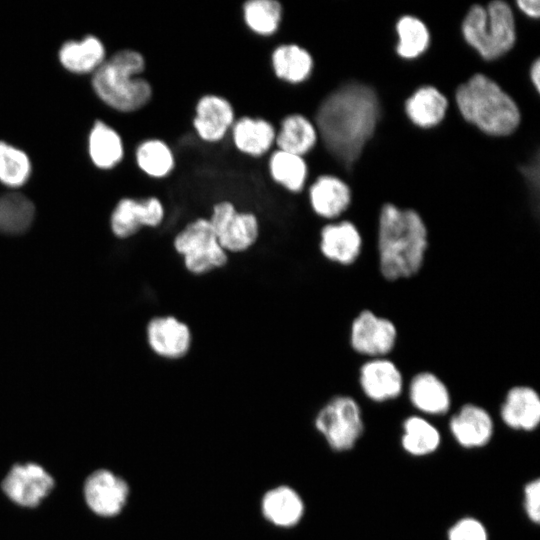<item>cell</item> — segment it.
Instances as JSON below:
<instances>
[{"label":"cell","instance_id":"6da1fadb","mask_svg":"<svg viewBox=\"0 0 540 540\" xmlns=\"http://www.w3.org/2000/svg\"><path fill=\"white\" fill-rule=\"evenodd\" d=\"M380 115L376 92L368 85L350 82L325 98L317 113V130L329 151L349 166L362 153Z\"/></svg>","mask_w":540,"mask_h":540},{"label":"cell","instance_id":"7a4b0ae2","mask_svg":"<svg viewBox=\"0 0 540 540\" xmlns=\"http://www.w3.org/2000/svg\"><path fill=\"white\" fill-rule=\"evenodd\" d=\"M429 245L427 225L416 210L392 203L380 208L374 251L384 281L396 283L419 275L426 264Z\"/></svg>","mask_w":540,"mask_h":540},{"label":"cell","instance_id":"3957f363","mask_svg":"<svg viewBox=\"0 0 540 540\" xmlns=\"http://www.w3.org/2000/svg\"><path fill=\"white\" fill-rule=\"evenodd\" d=\"M145 67V58L139 51H117L94 71L93 89L104 103L117 111L140 110L153 96L151 83L140 76Z\"/></svg>","mask_w":540,"mask_h":540},{"label":"cell","instance_id":"277c9868","mask_svg":"<svg viewBox=\"0 0 540 540\" xmlns=\"http://www.w3.org/2000/svg\"><path fill=\"white\" fill-rule=\"evenodd\" d=\"M455 100L464 119L487 134L508 135L520 123L516 102L484 74H475L461 84Z\"/></svg>","mask_w":540,"mask_h":540},{"label":"cell","instance_id":"5b68a950","mask_svg":"<svg viewBox=\"0 0 540 540\" xmlns=\"http://www.w3.org/2000/svg\"><path fill=\"white\" fill-rule=\"evenodd\" d=\"M466 42L486 60L510 50L516 40L514 14L508 3L494 0L486 7L473 5L461 26Z\"/></svg>","mask_w":540,"mask_h":540},{"label":"cell","instance_id":"8992f818","mask_svg":"<svg viewBox=\"0 0 540 540\" xmlns=\"http://www.w3.org/2000/svg\"><path fill=\"white\" fill-rule=\"evenodd\" d=\"M173 247L186 270L194 275L220 269L228 262V253L219 244L208 217L188 222L175 235Z\"/></svg>","mask_w":540,"mask_h":540},{"label":"cell","instance_id":"52a82bcc","mask_svg":"<svg viewBox=\"0 0 540 540\" xmlns=\"http://www.w3.org/2000/svg\"><path fill=\"white\" fill-rule=\"evenodd\" d=\"M314 425L330 448L338 452L352 449L365 427L359 402L348 394L330 398L317 412Z\"/></svg>","mask_w":540,"mask_h":540},{"label":"cell","instance_id":"ba28073f","mask_svg":"<svg viewBox=\"0 0 540 540\" xmlns=\"http://www.w3.org/2000/svg\"><path fill=\"white\" fill-rule=\"evenodd\" d=\"M400 332L395 320L372 308L360 309L350 320L348 344L363 359L390 357L399 343Z\"/></svg>","mask_w":540,"mask_h":540},{"label":"cell","instance_id":"9c48e42d","mask_svg":"<svg viewBox=\"0 0 540 540\" xmlns=\"http://www.w3.org/2000/svg\"><path fill=\"white\" fill-rule=\"evenodd\" d=\"M208 220L221 247L227 253H241L258 240L260 222L251 211H242L228 199L213 204Z\"/></svg>","mask_w":540,"mask_h":540},{"label":"cell","instance_id":"30bf717a","mask_svg":"<svg viewBox=\"0 0 540 540\" xmlns=\"http://www.w3.org/2000/svg\"><path fill=\"white\" fill-rule=\"evenodd\" d=\"M357 383L370 401L384 403L399 398L405 389V373L392 357L363 359L356 370Z\"/></svg>","mask_w":540,"mask_h":540},{"label":"cell","instance_id":"8fae6325","mask_svg":"<svg viewBox=\"0 0 540 540\" xmlns=\"http://www.w3.org/2000/svg\"><path fill=\"white\" fill-rule=\"evenodd\" d=\"M54 487L53 477L37 463L15 464L4 477L1 488L15 504L36 507Z\"/></svg>","mask_w":540,"mask_h":540},{"label":"cell","instance_id":"7c38bea8","mask_svg":"<svg viewBox=\"0 0 540 540\" xmlns=\"http://www.w3.org/2000/svg\"><path fill=\"white\" fill-rule=\"evenodd\" d=\"M236 118L235 108L228 98L205 93L195 103L192 127L202 142L216 144L227 137Z\"/></svg>","mask_w":540,"mask_h":540},{"label":"cell","instance_id":"4fadbf2b","mask_svg":"<svg viewBox=\"0 0 540 540\" xmlns=\"http://www.w3.org/2000/svg\"><path fill=\"white\" fill-rule=\"evenodd\" d=\"M364 237L358 226L350 220L331 221L319 233V251L331 263L350 267L364 252Z\"/></svg>","mask_w":540,"mask_h":540},{"label":"cell","instance_id":"5bb4252c","mask_svg":"<svg viewBox=\"0 0 540 540\" xmlns=\"http://www.w3.org/2000/svg\"><path fill=\"white\" fill-rule=\"evenodd\" d=\"M83 492L92 512L102 517H113L124 508L129 497V486L112 471L98 469L86 478Z\"/></svg>","mask_w":540,"mask_h":540},{"label":"cell","instance_id":"9a60e30c","mask_svg":"<svg viewBox=\"0 0 540 540\" xmlns=\"http://www.w3.org/2000/svg\"><path fill=\"white\" fill-rule=\"evenodd\" d=\"M166 215V209L156 196L144 199L123 198L111 215V228L119 238H127L137 233L142 227L160 226Z\"/></svg>","mask_w":540,"mask_h":540},{"label":"cell","instance_id":"2e32d148","mask_svg":"<svg viewBox=\"0 0 540 540\" xmlns=\"http://www.w3.org/2000/svg\"><path fill=\"white\" fill-rule=\"evenodd\" d=\"M407 396L410 404L420 413L442 416L452 405L450 388L434 370L419 369L410 375L407 383Z\"/></svg>","mask_w":540,"mask_h":540},{"label":"cell","instance_id":"e0dca14e","mask_svg":"<svg viewBox=\"0 0 540 540\" xmlns=\"http://www.w3.org/2000/svg\"><path fill=\"white\" fill-rule=\"evenodd\" d=\"M147 341L156 355L177 360L190 351L192 333L185 322L173 315L157 316L147 325Z\"/></svg>","mask_w":540,"mask_h":540},{"label":"cell","instance_id":"ac0fdd59","mask_svg":"<svg viewBox=\"0 0 540 540\" xmlns=\"http://www.w3.org/2000/svg\"><path fill=\"white\" fill-rule=\"evenodd\" d=\"M499 413L507 427L533 431L540 423V395L531 385L515 384L506 391Z\"/></svg>","mask_w":540,"mask_h":540},{"label":"cell","instance_id":"d6986e66","mask_svg":"<svg viewBox=\"0 0 540 540\" xmlns=\"http://www.w3.org/2000/svg\"><path fill=\"white\" fill-rule=\"evenodd\" d=\"M449 429L462 447L479 448L491 440L494 433V421L483 406L465 403L451 416Z\"/></svg>","mask_w":540,"mask_h":540},{"label":"cell","instance_id":"ffe728a7","mask_svg":"<svg viewBox=\"0 0 540 540\" xmlns=\"http://www.w3.org/2000/svg\"><path fill=\"white\" fill-rule=\"evenodd\" d=\"M277 128L268 119L260 116L237 117L230 137L234 148L251 158H261L275 146Z\"/></svg>","mask_w":540,"mask_h":540},{"label":"cell","instance_id":"44dd1931","mask_svg":"<svg viewBox=\"0 0 540 540\" xmlns=\"http://www.w3.org/2000/svg\"><path fill=\"white\" fill-rule=\"evenodd\" d=\"M308 199L312 211L320 218L335 221L350 206L352 194L341 178L323 174L308 188Z\"/></svg>","mask_w":540,"mask_h":540},{"label":"cell","instance_id":"7402d4cb","mask_svg":"<svg viewBox=\"0 0 540 540\" xmlns=\"http://www.w3.org/2000/svg\"><path fill=\"white\" fill-rule=\"evenodd\" d=\"M270 63L275 77L287 84L298 85L306 81L313 70L311 53L297 43H281L270 54Z\"/></svg>","mask_w":540,"mask_h":540},{"label":"cell","instance_id":"603a6c76","mask_svg":"<svg viewBox=\"0 0 540 540\" xmlns=\"http://www.w3.org/2000/svg\"><path fill=\"white\" fill-rule=\"evenodd\" d=\"M261 511L264 518L274 526L290 528L302 519L304 502L293 488L281 485L263 495Z\"/></svg>","mask_w":540,"mask_h":540},{"label":"cell","instance_id":"cb8c5ba5","mask_svg":"<svg viewBox=\"0 0 540 540\" xmlns=\"http://www.w3.org/2000/svg\"><path fill=\"white\" fill-rule=\"evenodd\" d=\"M316 123L302 113L285 115L277 128L276 149L305 157L317 144Z\"/></svg>","mask_w":540,"mask_h":540},{"label":"cell","instance_id":"d4e9b609","mask_svg":"<svg viewBox=\"0 0 540 540\" xmlns=\"http://www.w3.org/2000/svg\"><path fill=\"white\" fill-rule=\"evenodd\" d=\"M272 181L290 193H301L306 185L309 168L305 157L274 149L267 162Z\"/></svg>","mask_w":540,"mask_h":540},{"label":"cell","instance_id":"484cf974","mask_svg":"<svg viewBox=\"0 0 540 540\" xmlns=\"http://www.w3.org/2000/svg\"><path fill=\"white\" fill-rule=\"evenodd\" d=\"M447 107V98L433 86L418 88L405 103V111L410 120L425 128L441 122Z\"/></svg>","mask_w":540,"mask_h":540},{"label":"cell","instance_id":"4316f807","mask_svg":"<svg viewBox=\"0 0 540 540\" xmlns=\"http://www.w3.org/2000/svg\"><path fill=\"white\" fill-rule=\"evenodd\" d=\"M61 64L73 73L95 71L105 61V48L95 36L81 41H67L59 51Z\"/></svg>","mask_w":540,"mask_h":540},{"label":"cell","instance_id":"83f0119b","mask_svg":"<svg viewBox=\"0 0 540 540\" xmlns=\"http://www.w3.org/2000/svg\"><path fill=\"white\" fill-rule=\"evenodd\" d=\"M135 160L139 169L154 179L170 176L176 167L172 147L163 139L149 138L138 144Z\"/></svg>","mask_w":540,"mask_h":540},{"label":"cell","instance_id":"f1b7e54d","mask_svg":"<svg viewBox=\"0 0 540 540\" xmlns=\"http://www.w3.org/2000/svg\"><path fill=\"white\" fill-rule=\"evenodd\" d=\"M88 147L93 163L102 169L115 167L124 156L121 136L102 121H97L91 129Z\"/></svg>","mask_w":540,"mask_h":540},{"label":"cell","instance_id":"f546056e","mask_svg":"<svg viewBox=\"0 0 540 540\" xmlns=\"http://www.w3.org/2000/svg\"><path fill=\"white\" fill-rule=\"evenodd\" d=\"M402 448L412 456H426L435 452L441 435L435 425L421 415H410L403 421Z\"/></svg>","mask_w":540,"mask_h":540},{"label":"cell","instance_id":"4dcf8cb0","mask_svg":"<svg viewBox=\"0 0 540 540\" xmlns=\"http://www.w3.org/2000/svg\"><path fill=\"white\" fill-rule=\"evenodd\" d=\"M245 26L255 35H275L283 21L284 8L277 0H249L242 5Z\"/></svg>","mask_w":540,"mask_h":540},{"label":"cell","instance_id":"1f68e13d","mask_svg":"<svg viewBox=\"0 0 540 540\" xmlns=\"http://www.w3.org/2000/svg\"><path fill=\"white\" fill-rule=\"evenodd\" d=\"M35 215L33 203L23 194L10 192L0 196V232L20 234L31 225Z\"/></svg>","mask_w":540,"mask_h":540},{"label":"cell","instance_id":"d6a6232c","mask_svg":"<svg viewBox=\"0 0 540 540\" xmlns=\"http://www.w3.org/2000/svg\"><path fill=\"white\" fill-rule=\"evenodd\" d=\"M396 30L398 34L396 50L402 58H415L427 49L430 34L419 18L411 15L402 16L396 24Z\"/></svg>","mask_w":540,"mask_h":540},{"label":"cell","instance_id":"836d02e7","mask_svg":"<svg viewBox=\"0 0 540 540\" xmlns=\"http://www.w3.org/2000/svg\"><path fill=\"white\" fill-rule=\"evenodd\" d=\"M31 173L29 157L22 150L0 141V181L9 187H20Z\"/></svg>","mask_w":540,"mask_h":540},{"label":"cell","instance_id":"e575fe53","mask_svg":"<svg viewBox=\"0 0 540 540\" xmlns=\"http://www.w3.org/2000/svg\"><path fill=\"white\" fill-rule=\"evenodd\" d=\"M447 538L448 540H488V533L481 521L473 517H464L449 528Z\"/></svg>","mask_w":540,"mask_h":540},{"label":"cell","instance_id":"d590c367","mask_svg":"<svg viewBox=\"0 0 540 540\" xmlns=\"http://www.w3.org/2000/svg\"><path fill=\"white\" fill-rule=\"evenodd\" d=\"M524 509L533 523L540 521V479L528 482L524 487Z\"/></svg>","mask_w":540,"mask_h":540},{"label":"cell","instance_id":"8d00e7d4","mask_svg":"<svg viewBox=\"0 0 540 540\" xmlns=\"http://www.w3.org/2000/svg\"><path fill=\"white\" fill-rule=\"evenodd\" d=\"M517 7L527 16L538 18L540 15V2L538 0H517Z\"/></svg>","mask_w":540,"mask_h":540},{"label":"cell","instance_id":"74e56055","mask_svg":"<svg viewBox=\"0 0 540 540\" xmlns=\"http://www.w3.org/2000/svg\"><path fill=\"white\" fill-rule=\"evenodd\" d=\"M530 79L535 89L539 92L540 89V61L537 58L530 68Z\"/></svg>","mask_w":540,"mask_h":540}]
</instances>
